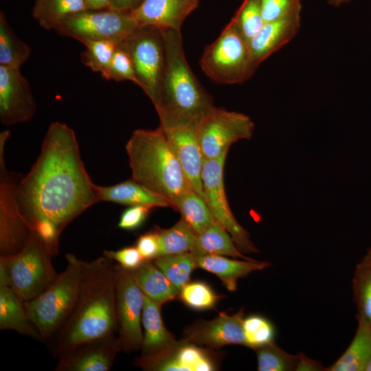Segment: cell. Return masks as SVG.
<instances>
[{"label":"cell","mask_w":371,"mask_h":371,"mask_svg":"<svg viewBox=\"0 0 371 371\" xmlns=\"http://www.w3.org/2000/svg\"><path fill=\"white\" fill-rule=\"evenodd\" d=\"M15 200L31 231L57 255L65 227L98 203L72 128L60 122L49 125L36 162L19 181Z\"/></svg>","instance_id":"obj_1"},{"label":"cell","mask_w":371,"mask_h":371,"mask_svg":"<svg viewBox=\"0 0 371 371\" xmlns=\"http://www.w3.org/2000/svg\"><path fill=\"white\" fill-rule=\"evenodd\" d=\"M117 331L115 306V269L102 255L86 262L80 293L65 324L52 339L58 358L76 345Z\"/></svg>","instance_id":"obj_2"},{"label":"cell","mask_w":371,"mask_h":371,"mask_svg":"<svg viewBox=\"0 0 371 371\" xmlns=\"http://www.w3.org/2000/svg\"><path fill=\"white\" fill-rule=\"evenodd\" d=\"M161 30L166 63L155 108L159 117V126L168 130L199 121L214 106L212 97L188 64L181 31Z\"/></svg>","instance_id":"obj_3"},{"label":"cell","mask_w":371,"mask_h":371,"mask_svg":"<svg viewBox=\"0 0 371 371\" xmlns=\"http://www.w3.org/2000/svg\"><path fill=\"white\" fill-rule=\"evenodd\" d=\"M125 148L131 178L168 199L173 206L178 196L192 189L160 126L154 130H135Z\"/></svg>","instance_id":"obj_4"},{"label":"cell","mask_w":371,"mask_h":371,"mask_svg":"<svg viewBox=\"0 0 371 371\" xmlns=\"http://www.w3.org/2000/svg\"><path fill=\"white\" fill-rule=\"evenodd\" d=\"M67 265L54 281L38 297L25 302L27 316L41 335L50 341L71 313L77 302L85 261L73 254L65 255Z\"/></svg>","instance_id":"obj_5"},{"label":"cell","mask_w":371,"mask_h":371,"mask_svg":"<svg viewBox=\"0 0 371 371\" xmlns=\"http://www.w3.org/2000/svg\"><path fill=\"white\" fill-rule=\"evenodd\" d=\"M52 257L45 242L32 231L18 253L0 256V284L10 286L25 302L34 299L58 274L53 267Z\"/></svg>","instance_id":"obj_6"},{"label":"cell","mask_w":371,"mask_h":371,"mask_svg":"<svg viewBox=\"0 0 371 371\" xmlns=\"http://www.w3.org/2000/svg\"><path fill=\"white\" fill-rule=\"evenodd\" d=\"M199 64L212 80L223 85L242 83L257 69L249 42L232 20L219 36L206 46Z\"/></svg>","instance_id":"obj_7"},{"label":"cell","mask_w":371,"mask_h":371,"mask_svg":"<svg viewBox=\"0 0 371 371\" xmlns=\"http://www.w3.org/2000/svg\"><path fill=\"white\" fill-rule=\"evenodd\" d=\"M120 44L128 53L139 87L150 99L154 106L159 100V87L166 63L162 30L140 26Z\"/></svg>","instance_id":"obj_8"},{"label":"cell","mask_w":371,"mask_h":371,"mask_svg":"<svg viewBox=\"0 0 371 371\" xmlns=\"http://www.w3.org/2000/svg\"><path fill=\"white\" fill-rule=\"evenodd\" d=\"M140 26L131 13L112 9L87 10L68 17L54 30L82 43L109 40L120 43Z\"/></svg>","instance_id":"obj_9"},{"label":"cell","mask_w":371,"mask_h":371,"mask_svg":"<svg viewBox=\"0 0 371 371\" xmlns=\"http://www.w3.org/2000/svg\"><path fill=\"white\" fill-rule=\"evenodd\" d=\"M114 269L117 338L122 350L131 353L141 349L143 344L144 293L131 270L117 263Z\"/></svg>","instance_id":"obj_10"},{"label":"cell","mask_w":371,"mask_h":371,"mask_svg":"<svg viewBox=\"0 0 371 371\" xmlns=\"http://www.w3.org/2000/svg\"><path fill=\"white\" fill-rule=\"evenodd\" d=\"M229 150L211 159H204L202 186L204 199L214 221L225 229L242 253L258 251L249 233L236 221L229 205L224 186V166Z\"/></svg>","instance_id":"obj_11"},{"label":"cell","mask_w":371,"mask_h":371,"mask_svg":"<svg viewBox=\"0 0 371 371\" xmlns=\"http://www.w3.org/2000/svg\"><path fill=\"white\" fill-rule=\"evenodd\" d=\"M196 135L204 159H214L242 139H250L254 124L242 113L214 106L196 123Z\"/></svg>","instance_id":"obj_12"},{"label":"cell","mask_w":371,"mask_h":371,"mask_svg":"<svg viewBox=\"0 0 371 371\" xmlns=\"http://www.w3.org/2000/svg\"><path fill=\"white\" fill-rule=\"evenodd\" d=\"M9 136L8 131L0 134V256L18 253L32 232L21 216L16 203L19 181L5 167L4 150Z\"/></svg>","instance_id":"obj_13"},{"label":"cell","mask_w":371,"mask_h":371,"mask_svg":"<svg viewBox=\"0 0 371 371\" xmlns=\"http://www.w3.org/2000/svg\"><path fill=\"white\" fill-rule=\"evenodd\" d=\"M135 364L148 371H211L217 368L211 352L188 341L176 342L155 355L141 356Z\"/></svg>","instance_id":"obj_14"},{"label":"cell","mask_w":371,"mask_h":371,"mask_svg":"<svg viewBox=\"0 0 371 371\" xmlns=\"http://www.w3.org/2000/svg\"><path fill=\"white\" fill-rule=\"evenodd\" d=\"M36 104L31 87L20 69L0 66V120L10 126L30 120Z\"/></svg>","instance_id":"obj_15"},{"label":"cell","mask_w":371,"mask_h":371,"mask_svg":"<svg viewBox=\"0 0 371 371\" xmlns=\"http://www.w3.org/2000/svg\"><path fill=\"white\" fill-rule=\"evenodd\" d=\"M121 350L115 334L85 341L60 355L54 370L109 371Z\"/></svg>","instance_id":"obj_16"},{"label":"cell","mask_w":371,"mask_h":371,"mask_svg":"<svg viewBox=\"0 0 371 371\" xmlns=\"http://www.w3.org/2000/svg\"><path fill=\"white\" fill-rule=\"evenodd\" d=\"M243 308L233 315L221 313L216 318L192 327L186 341L205 348H218L229 344L247 346L243 329Z\"/></svg>","instance_id":"obj_17"},{"label":"cell","mask_w":371,"mask_h":371,"mask_svg":"<svg viewBox=\"0 0 371 371\" xmlns=\"http://www.w3.org/2000/svg\"><path fill=\"white\" fill-rule=\"evenodd\" d=\"M197 122L164 130L192 190L204 199L201 179L204 157L196 135Z\"/></svg>","instance_id":"obj_18"},{"label":"cell","mask_w":371,"mask_h":371,"mask_svg":"<svg viewBox=\"0 0 371 371\" xmlns=\"http://www.w3.org/2000/svg\"><path fill=\"white\" fill-rule=\"evenodd\" d=\"M302 8L279 19L266 22L249 42L255 66L280 49L297 34L301 25Z\"/></svg>","instance_id":"obj_19"},{"label":"cell","mask_w":371,"mask_h":371,"mask_svg":"<svg viewBox=\"0 0 371 371\" xmlns=\"http://www.w3.org/2000/svg\"><path fill=\"white\" fill-rule=\"evenodd\" d=\"M199 0H144L131 14L139 26L181 31L186 18Z\"/></svg>","instance_id":"obj_20"},{"label":"cell","mask_w":371,"mask_h":371,"mask_svg":"<svg viewBox=\"0 0 371 371\" xmlns=\"http://www.w3.org/2000/svg\"><path fill=\"white\" fill-rule=\"evenodd\" d=\"M98 202L107 201L128 206L144 205L154 207H172L166 198L150 190L132 178L110 186L96 185Z\"/></svg>","instance_id":"obj_21"},{"label":"cell","mask_w":371,"mask_h":371,"mask_svg":"<svg viewBox=\"0 0 371 371\" xmlns=\"http://www.w3.org/2000/svg\"><path fill=\"white\" fill-rule=\"evenodd\" d=\"M195 258L198 267L216 275L229 291L236 290L238 279L270 266L268 262L229 259L218 255L197 256Z\"/></svg>","instance_id":"obj_22"},{"label":"cell","mask_w":371,"mask_h":371,"mask_svg":"<svg viewBox=\"0 0 371 371\" xmlns=\"http://www.w3.org/2000/svg\"><path fill=\"white\" fill-rule=\"evenodd\" d=\"M0 329L12 330L43 341L41 333L30 320L25 301L8 285L0 284Z\"/></svg>","instance_id":"obj_23"},{"label":"cell","mask_w":371,"mask_h":371,"mask_svg":"<svg viewBox=\"0 0 371 371\" xmlns=\"http://www.w3.org/2000/svg\"><path fill=\"white\" fill-rule=\"evenodd\" d=\"M161 304L144 294L142 324L144 327L142 356L157 354L172 346L177 341L166 328L161 315Z\"/></svg>","instance_id":"obj_24"},{"label":"cell","mask_w":371,"mask_h":371,"mask_svg":"<svg viewBox=\"0 0 371 371\" xmlns=\"http://www.w3.org/2000/svg\"><path fill=\"white\" fill-rule=\"evenodd\" d=\"M132 271L143 293L153 301L162 304L179 297L178 289L153 260H144Z\"/></svg>","instance_id":"obj_25"},{"label":"cell","mask_w":371,"mask_h":371,"mask_svg":"<svg viewBox=\"0 0 371 371\" xmlns=\"http://www.w3.org/2000/svg\"><path fill=\"white\" fill-rule=\"evenodd\" d=\"M195 256L218 255L252 260L236 247L229 234L216 221L212 223L201 233L198 234L190 251Z\"/></svg>","instance_id":"obj_26"},{"label":"cell","mask_w":371,"mask_h":371,"mask_svg":"<svg viewBox=\"0 0 371 371\" xmlns=\"http://www.w3.org/2000/svg\"><path fill=\"white\" fill-rule=\"evenodd\" d=\"M343 355L326 371H364L371 355V326L361 320Z\"/></svg>","instance_id":"obj_27"},{"label":"cell","mask_w":371,"mask_h":371,"mask_svg":"<svg viewBox=\"0 0 371 371\" xmlns=\"http://www.w3.org/2000/svg\"><path fill=\"white\" fill-rule=\"evenodd\" d=\"M87 10L85 0H34L32 16L44 29L55 30L68 17Z\"/></svg>","instance_id":"obj_28"},{"label":"cell","mask_w":371,"mask_h":371,"mask_svg":"<svg viewBox=\"0 0 371 371\" xmlns=\"http://www.w3.org/2000/svg\"><path fill=\"white\" fill-rule=\"evenodd\" d=\"M175 210L179 212L184 220L198 234L214 221L203 198L192 189L178 196L174 202Z\"/></svg>","instance_id":"obj_29"},{"label":"cell","mask_w":371,"mask_h":371,"mask_svg":"<svg viewBox=\"0 0 371 371\" xmlns=\"http://www.w3.org/2000/svg\"><path fill=\"white\" fill-rule=\"evenodd\" d=\"M31 48L21 40L10 26L5 14H0V66L18 68L25 63Z\"/></svg>","instance_id":"obj_30"},{"label":"cell","mask_w":371,"mask_h":371,"mask_svg":"<svg viewBox=\"0 0 371 371\" xmlns=\"http://www.w3.org/2000/svg\"><path fill=\"white\" fill-rule=\"evenodd\" d=\"M159 236V256L190 252L197 234L182 218L168 229L156 228ZM158 256V257H159Z\"/></svg>","instance_id":"obj_31"},{"label":"cell","mask_w":371,"mask_h":371,"mask_svg":"<svg viewBox=\"0 0 371 371\" xmlns=\"http://www.w3.org/2000/svg\"><path fill=\"white\" fill-rule=\"evenodd\" d=\"M153 261L179 292L189 282L192 271L198 267L192 252L161 256Z\"/></svg>","instance_id":"obj_32"},{"label":"cell","mask_w":371,"mask_h":371,"mask_svg":"<svg viewBox=\"0 0 371 371\" xmlns=\"http://www.w3.org/2000/svg\"><path fill=\"white\" fill-rule=\"evenodd\" d=\"M352 290L358 311L357 320L371 326V266L363 259L357 265Z\"/></svg>","instance_id":"obj_33"},{"label":"cell","mask_w":371,"mask_h":371,"mask_svg":"<svg viewBox=\"0 0 371 371\" xmlns=\"http://www.w3.org/2000/svg\"><path fill=\"white\" fill-rule=\"evenodd\" d=\"M259 371L295 370L297 355H291L274 341L255 349Z\"/></svg>","instance_id":"obj_34"},{"label":"cell","mask_w":371,"mask_h":371,"mask_svg":"<svg viewBox=\"0 0 371 371\" xmlns=\"http://www.w3.org/2000/svg\"><path fill=\"white\" fill-rule=\"evenodd\" d=\"M232 21L249 42L265 24L259 0H244Z\"/></svg>","instance_id":"obj_35"},{"label":"cell","mask_w":371,"mask_h":371,"mask_svg":"<svg viewBox=\"0 0 371 371\" xmlns=\"http://www.w3.org/2000/svg\"><path fill=\"white\" fill-rule=\"evenodd\" d=\"M81 54V60L93 71L102 75L108 69L118 43L109 40L89 41Z\"/></svg>","instance_id":"obj_36"},{"label":"cell","mask_w":371,"mask_h":371,"mask_svg":"<svg viewBox=\"0 0 371 371\" xmlns=\"http://www.w3.org/2000/svg\"><path fill=\"white\" fill-rule=\"evenodd\" d=\"M243 329L247 347L255 350L274 341V326L261 315H251L244 318Z\"/></svg>","instance_id":"obj_37"},{"label":"cell","mask_w":371,"mask_h":371,"mask_svg":"<svg viewBox=\"0 0 371 371\" xmlns=\"http://www.w3.org/2000/svg\"><path fill=\"white\" fill-rule=\"evenodd\" d=\"M179 297L189 307L199 310L214 307L218 299L213 290L202 282H188L181 289Z\"/></svg>","instance_id":"obj_38"},{"label":"cell","mask_w":371,"mask_h":371,"mask_svg":"<svg viewBox=\"0 0 371 371\" xmlns=\"http://www.w3.org/2000/svg\"><path fill=\"white\" fill-rule=\"evenodd\" d=\"M101 76L108 80H129L139 85L131 58L120 44L117 45L108 69Z\"/></svg>","instance_id":"obj_39"},{"label":"cell","mask_w":371,"mask_h":371,"mask_svg":"<svg viewBox=\"0 0 371 371\" xmlns=\"http://www.w3.org/2000/svg\"><path fill=\"white\" fill-rule=\"evenodd\" d=\"M265 23L282 18L302 8V0H259Z\"/></svg>","instance_id":"obj_40"},{"label":"cell","mask_w":371,"mask_h":371,"mask_svg":"<svg viewBox=\"0 0 371 371\" xmlns=\"http://www.w3.org/2000/svg\"><path fill=\"white\" fill-rule=\"evenodd\" d=\"M102 255L131 271L137 269L144 261L135 246L126 247L117 251L105 250Z\"/></svg>","instance_id":"obj_41"},{"label":"cell","mask_w":371,"mask_h":371,"mask_svg":"<svg viewBox=\"0 0 371 371\" xmlns=\"http://www.w3.org/2000/svg\"><path fill=\"white\" fill-rule=\"evenodd\" d=\"M153 208L144 205L129 206L121 214L118 227L124 230H135L145 222Z\"/></svg>","instance_id":"obj_42"},{"label":"cell","mask_w":371,"mask_h":371,"mask_svg":"<svg viewBox=\"0 0 371 371\" xmlns=\"http://www.w3.org/2000/svg\"><path fill=\"white\" fill-rule=\"evenodd\" d=\"M137 248L144 260H153L159 256V241L157 229L139 236L136 240Z\"/></svg>","instance_id":"obj_43"},{"label":"cell","mask_w":371,"mask_h":371,"mask_svg":"<svg viewBox=\"0 0 371 371\" xmlns=\"http://www.w3.org/2000/svg\"><path fill=\"white\" fill-rule=\"evenodd\" d=\"M326 369L320 362L307 357L303 352L297 355L296 371H323Z\"/></svg>","instance_id":"obj_44"},{"label":"cell","mask_w":371,"mask_h":371,"mask_svg":"<svg viewBox=\"0 0 371 371\" xmlns=\"http://www.w3.org/2000/svg\"><path fill=\"white\" fill-rule=\"evenodd\" d=\"M144 0H110L109 9L119 12L131 13L138 8Z\"/></svg>","instance_id":"obj_45"},{"label":"cell","mask_w":371,"mask_h":371,"mask_svg":"<svg viewBox=\"0 0 371 371\" xmlns=\"http://www.w3.org/2000/svg\"><path fill=\"white\" fill-rule=\"evenodd\" d=\"M88 10H98L109 8L110 0H85Z\"/></svg>","instance_id":"obj_46"},{"label":"cell","mask_w":371,"mask_h":371,"mask_svg":"<svg viewBox=\"0 0 371 371\" xmlns=\"http://www.w3.org/2000/svg\"><path fill=\"white\" fill-rule=\"evenodd\" d=\"M328 3L333 7H339L341 5L350 2L351 0H326Z\"/></svg>","instance_id":"obj_47"},{"label":"cell","mask_w":371,"mask_h":371,"mask_svg":"<svg viewBox=\"0 0 371 371\" xmlns=\"http://www.w3.org/2000/svg\"><path fill=\"white\" fill-rule=\"evenodd\" d=\"M363 259L371 266V249L368 250V253Z\"/></svg>","instance_id":"obj_48"},{"label":"cell","mask_w":371,"mask_h":371,"mask_svg":"<svg viewBox=\"0 0 371 371\" xmlns=\"http://www.w3.org/2000/svg\"><path fill=\"white\" fill-rule=\"evenodd\" d=\"M365 371H371V355L368 361V363L366 364Z\"/></svg>","instance_id":"obj_49"}]
</instances>
